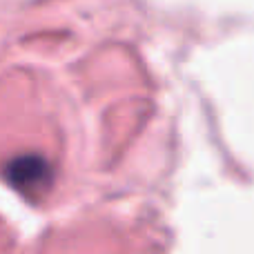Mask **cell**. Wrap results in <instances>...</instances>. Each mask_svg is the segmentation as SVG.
<instances>
[{"mask_svg": "<svg viewBox=\"0 0 254 254\" xmlns=\"http://www.w3.org/2000/svg\"><path fill=\"white\" fill-rule=\"evenodd\" d=\"M4 181L11 188L31 196V194H38L40 190L49 185L52 170H49V163L38 154H22V156H16L7 163Z\"/></svg>", "mask_w": 254, "mask_h": 254, "instance_id": "1", "label": "cell"}]
</instances>
